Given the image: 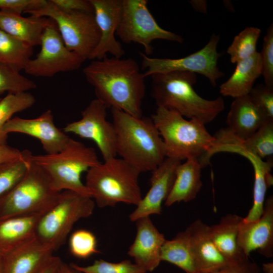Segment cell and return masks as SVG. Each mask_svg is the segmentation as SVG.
Here are the masks:
<instances>
[{"instance_id":"1","label":"cell","mask_w":273,"mask_h":273,"mask_svg":"<svg viewBox=\"0 0 273 273\" xmlns=\"http://www.w3.org/2000/svg\"><path fill=\"white\" fill-rule=\"evenodd\" d=\"M87 81L93 86L97 99L109 108L141 117L145 96V77L133 59L107 56L93 60L83 69Z\"/></svg>"},{"instance_id":"2","label":"cell","mask_w":273,"mask_h":273,"mask_svg":"<svg viewBox=\"0 0 273 273\" xmlns=\"http://www.w3.org/2000/svg\"><path fill=\"white\" fill-rule=\"evenodd\" d=\"M117 154L140 172L152 171L166 158L162 139L152 119L111 108Z\"/></svg>"},{"instance_id":"3","label":"cell","mask_w":273,"mask_h":273,"mask_svg":"<svg viewBox=\"0 0 273 273\" xmlns=\"http://www.w3.org/2000/svg\"><path fill=\"white\" fill-rule=\"evenodd\" d=\"M151 77V95L157 107L174 111L189 119H197L205 125L224 110L221 97L205 99L194 89L193 86L197 82L195 73L173 71Z\"/></svg>"},{"instance_id":"4","label":"cell","mask_w":273,"mask_h":273,"mask_svg":"<svg viewBox=\"0 0 273 273\" xmlns=\"http://www.w3.org/2000/svg\"><path fill=\"white\" fill-rule=\"evenodd\" d=\"M151 118L163 140L166 157L180 161L197 158L205 167V159L215 139L204 123L161 107H157Z\"/></svg>"},{"instance_id":"5","label":"cell","mask_w":273,"mask_h":273,"mask_svg":"<svg viewBox=\"0 0 273 273\" xmlns=\"http://www.w3.org/2000/svg\"><path fill=\"white\" fill-rule=\"evenodd\" d=\"M140 173L123 159L115 157L90 168L86 172L84 185L99 207H113L119 203L136 206L142 198Z\"/></svg>"},{"instance_id":"6","label":"cell","mask_w":273,"mask_h":273,"mask_svg":"<svg viewBox=\"0 0 273 273\" xmlns=\"http://www.w3.org/2000/svg\"><path fill=\"white\" fill-rule=\"evenodd\" d=\"M29 158L46 172L57 191H70L92 197L81 177L82 173L101 163L93 148L70 138L61 151L38 155L31 153Z\"/></svg>"},{"instance_id":"7","label":"cell","mask_w":273,"mask_h":273,"mask_svg":"<svg viewBox=\"0 0 273 273\" xmlns=\"http://www.w3.org/2000/svg\"><path fill=\"white\" fill-rule=\"evenodd\" d=\"M61 192L54 189L46 172L30 160L23 177L0 200V220L43 214L57 202Z\"/></svg>"},{"instance_id":"8","label":"cell","mask_w":273,"mask_h":273,"mask_svg":"<svg viewBox=\"0 0 273 273\" xmlns=\"http://www.w3.org/2000/svg\"><path fill=\"white\" fill-rule=\"evenodd\" d=\"M95 204L90 197L62 191L57 202L39 218L35 237L54 251L58 250L66 242L74 224L93 214Z\"/></svg>"},{"instance_id":"9","label":"cell","mask_w":273,"mask_h":273,"mask_svg":"<svg viewBox=\"0 0 273 273\" xmlns=\"http://www.w3.org/2000/svg\"><path fill=\"white\" fill-rule=\"evenodd\" d=\"M27 13L53 20L66 47L86 60L99 42L100 32L94 13L64 11L57 8L51 0L40 9Z\"/></svg>"},{"instance_id":"10","label":"cell","mask_w":273,"mask_h":273,"mask_svg":"<svg viewBox=\"0 0 273 273\" xmlns=\"http://www.w3.org/2000/svg\"><path fill=\"white\" fill-rule=\"evenodd\" d=\"M146 0H122L120 21L116 32L126 43L134 42L143 46L145 55L152 54V42L162 39L181 43L183 37L160 26L147 7Z\"/></svg>"},{"instance_id":"11","label":"cell","mask_w":273,"mask_h":273,"mask_svg":"<svg viewBox=\"0 0 273 273\" xmlns=\"http://www.w3.org/2000/svg\"><path fill=\"white\" fill-rule=\"evenodd\" d=\"M219 39V35L213 34L203 48L180 58H151L140 52L142 68L146 70L143 75L146 77L157 73L189 72L204 76L213 86H215L217 80L224 75L217 65L221 55L217 50Z\"/></svg>"},{"instance_id":"12","label":"cell","mask_w":273,"mask_h":273,"mask_svg":"<svg viewBox=\"0 0 273 273\" xmlns=\"http://www.w3.org/2000/svg\"><path fill=\"white\" fill-rule=\"evenodd\" d=\"M40 46L39 52L23 70L33 76L51 77L60 72L73 71L86 60L66 47L54 21L45 28Z\"/></svg>"},{"instance_id":"13","label":"cell","mask_w":273,"mask_h":273,"mask_svg":"<svg viewBox=\"0 0 273 273\" xmlns=\"http://www.w3.org/2000/svg\"><path fill=\"white\" fill-rule=\"evenodd\" d=\"M108 108L101 101H90L81 112V117L66 124L62 130L93 141L104 160L115 157L116 134L113 124L107 120Z\"/></svg>"},{"instance_id":"14","label":"cell","mask_w":273,"mask_h":273,"mask_svg":"<svg viewBox=\"0 0 273 273\" xmlns=\"http://www.w3.org/2000/svg\"><path fill=\"white\" fill-rule=\"evenodd\" d=\"M100 32L99 42L88 60H101L108 53L121 58L125 54L116 37L122 14V0H89Z\"/></svg>"},{"instance_id":"15","label":"cell","mask_w":273,"mask_h":273,"mask_svg":"<svg viewBox=\"0 0 273 273\" xmlns=\"http://www.w3.org/2000/svg\"><path fill=\"white\" fill-rule=\"evenodd\" d=\"M4 134L20 133L38 139L46 154L57 153L66 146L70 138L58 128L54 121V115L49 109L34 118L15 117L10 119L3 127Z\"/></svg>"},{"instance_id":"16","label":"cell","mask_w":273,"mask_h":273,"mask_svg":"<svg viewBox=\"0 0 273 273\" xmlns=\"http://www.w3.org/2000/svg\"><path fill=\"white\" fill-rule=\"evenodd\" d=\"M181 161L166 157L164 161L151 171L150 188L142 198L136 208L129 215L132 222L152 214H161L162 204L167 198L172 187L176 168Z\"/></svg>"},{"instance_id":"17","label":"cell","mask_w":273,"mask_h":273,"mask_svg":"<svg viewBox=\"0 0 273 273\" xmlns=\"http://www.w3.org/2000/svg\"><path fill=\"white\" fill-rule=\"evenodd\" d=\"M238 243L245 255L257 250L266 258L273 256V197L265 200L263 211L256 221H241L238 233Z\"/></svg>"},{"instance_id":"18","label":"cell","mask_w":273,"mask_h":273,"mask_svg":"<svg viewBox=\"0 0 273 273\" xmlns=\"http://www.w3.org/2000/svg\"><path fill=\"white\" fill-rule=\"evenodd\" d=\"M135 222L136 233L129 248L128 255L145 270L153 271L161 261V249L166 239L154 225L150 216L141 217Z\"/></svg>"},{"instance_id":"19","label":"cell","mask_w":273,"mask_h":273,"mask_svg":"<svg viewBox=\"0 0 273 273\" xmlns=\"http://www.w3.org/2000/svg\"><path fill=\"white\" fill-rule=\"evenodd\" d=\"M54 252L35 237L2 256V273H39Z\"/></svg>"},{"instance_id":"20","label":"cell","mask_w":273,"mask_h":273,"mask_svg":"<svg viewBox=\"0 0 273 273\" xmlns=\"http://www.w3.org/2000/svg\"><path fill=\"white\" fill-rule=\"evenodd\" d=\"M185 231L200 273L211 272L232 263L220 253L211 238L209 226L202 220H195Z\"/></svg>"},{"instance_id":"21","label":"cell","mask_w":273,"mask_h":273,"mask_svg":"<svg viewBox=\"0 0 273 273\" xmlns=\"http://www.w3.org/2000/svg\"><path fill=\"white\" fill-rule=\"evenodd\" d=\"M269 119L248 94L235 98L226 117V127L237 138L243 141L253 134Z\"/></svg>"},{"instance_id":"22","label":"cell","mask_w":273,"mask_h":273,"mask_svg":"<svg viewBox=\"0 0 273 273\" xmlns=\"http://www.w3.org/2000/svg\"><path fill=\"white\" fill-rule=\"evenodd\" d=\"M230 152L239 154L246 157L253 166L254 173L253 202L247 216L243 218V221L246 222L256 221L263 213L267 189L272 185L273 178L270 173L272 160L270 158H268L267 161H264L245 149L238 143L232 145Z\"/></svg>"},{"instance_id":"23","label":"cell","mask_w":273,"mask_h":273,"mask_svg":"<svg viewBox=\"0 0 273 273\" xmlns=\"http://www.w3.org/2000/svg\"><path fill=\"white\" fill-rule=\"evenodd\" d=\"M53 22L47 17L22 15L0 10V29L33 47L40 44L45 28Z\"/></svg>"},{"instance_id":"24","label":"cell","mask_w":273,"mask_h":273,"mask_svg":"<svg viewBox=\"0 0 273 273\" xmlns=\"http://www.w3.org/2000/svg\"><path fill=\"white\" fill-rule=\"evenodd\" d=\"M202 167L199 160L190 158L176 168L174 181L170 192L164 202L166 206L180 202H187L194 199L201 190Z\"/></svg>"},{"instance_id":"25","label":"cell","mask_w":273,"mask_h":273,"mask_svg":"<svg viewBox=\"0 0 273 273\" xmlns=\"http://www.w3.org/2000/svg\"><path fill=\"white\" fill-rule=\"evenodd\" d=\"M243 217L235 214H228L218 223L209 226L211 238L216 247L230 263L242 261L246 256L238 243L240 224Z\"/></svg>"},{"instance_id":"26","label":"cell","mask_w":273,"mask_h":273,"mask_svg":"<svg viewBox=\"0 0 273 273\" xmlns=\"http://www.w3.org/2000/svg\"><path fill=\"white\" fill-rule=\"evenodd\" d=\"M42 215H19L1 220L0 255L3 256L34 238Z\"/></svg>"},{"instance_id":"27","label":"cell","mask_w":273,"mask_h":273,"mask_svg":"<svg viewBox=\"0 0 273 273\" xmlns=\"http://www.w3.org/2000/svg\"><path fill=\"white\" fill-rule=\"evenodd\" d=\"M262 64L260 53L236 63L234 71L219 87V93L224 97L234 98L248 95L255 80L261 75Z\"/></svg>"},{"instance_id":"28","label":"cell","mask_w":273,"mask_h":273,"mask_svg":"<svg viewBox=\"0 0 273 273\" xmlns=\"http://www.w3.org/2000/svg\"><path fill=\"white\" fill-rule=\"evenodd\" d=\"M161 260L177 266L186 273H200L185 230L172 239L165 240L161 249Z\"/></svg>"},{"instance_id":"29","label":"cell","mask_w":273,"mask_h":273,"mask_svg":"<svg viewBox=\"0 0 273 273\" xmlns=\"http://www.w3.org/2000/svg\"><path fill=\"white\" fill-rule=\"evenodd\" d=\"M32 54V47L0 29V63L20 72Z\"/></svg>"},{"instance_id":"30","label":"cell","mask_w":273,"mask_h":273,"mask_svg":"<svg viewBox=\"0 0 273 273\" xmlns=\"http://www.w3.org/2000/svg\"><path fill=\"white\" fill-rule=\"evenodd\" d=\"M36 102L35 97L29 93H8L0 100V144H6L7 135L3 132L6 123L13 115L31 107Z\"/></svg>"},{"instance_id":"31","label":"cell","mask_w":273,"mask_h":273,"mask_svg":"<svg viewBox=\"0 0 273 273\" xmlns=\"http://www.w3.org/2000/svg\"><path fill=\"white\" fill-rule=\"evenodd\" d=\"M261 29L256 27H246L235 36L226 50L233 64L247 59L254 54Z\"/></svg>"},{"instance_id":"32","label":"cell","mask_w":273,"mask_h":273,"mask_svg":"<svg viewBox=\"0 0 273 273\" xmlns=\"http://www.w3.org/2000/svg\"><path fill=\"white\" fill-rule=\"evenodd\" d=\"M237 139L238 143L243 148L260 159L272 157L273 119L268 120L253 134L245 140L242 141Z\"/></svg>"},{"instance_id":"33","label":"cell","mask_w":273,"mask_h":273,"mask_svg":"<svg viewBox=\"0 0 273 273\" xmlns=\"http://www.w3.org/2000/svg\"><path fill=\"white\" fill-rule=\"evenodd\" d=\"M23 152L21 158L0 164V200L21 179L28 168L31 152Z\"/></svg>"},{"instance_id":"34","label":"cell","mask_w":273,"mask_h":273,"mask_svg":"<svg viewBox=\"0 0 273 273\" xmlns=\"http://www.w3.org/2000/svg\"><path fill=\"white\" fill-rule=\"evenodd\" d=\"M36 87L35 83L8 65L0 63V95L5 92H28Z\"/></svg>"},{"instance_id":"35","label":"cell","mask_w":273,"mask_h":273,"mask_svg":"<svg viewBox=\"0 0 273 273\" xmlns=\"http://www.w3.org/2000/svg\"><path fill=\"white\" fill-rule=\"evenodd\" d=\"M74 269L83 273H146L141 266L129 260L114 263L100 259L90 265L82 266L74 263L70 264Z\"/></svg>"},{"instance_id":"36","label":"cell","mask_w":273,"mask_h":273,"mask_svg":"<svg viewBox=\"0 0 273 273\" xmlns=\"http://www.w3.org/2000/svg\"><path fill=\"white\" fill-rule=\"evenodd\" d=\"M69 245L71 254L79 258H87L100 252L97 249L95 236L86 230L80 229L74 232L70 237Z\"/></svg>"},{"instance_id":"37","label":"cell","mask_w":273,"mask_h":273,"mask_svg":"<svg viewBox=\"0 0 273 273\" xmlns=\"http://www.w3.org/2000/svg\"><path fill=\"white\" fill-rule=\"evenodd\" d=\"M264 85L273 88V25L268 27L260 52Z\"/></svg>"},{"instance_id":"38","label":"cell","mask_w":273,"mask_h":273,"mask_svg":"<svg viewBox=\"0 0 273 273\" xmlns=\"http://www.w3.org/2000/svg\"><path fill=\"white\" fill-rule=\"evenodd\" d=\"M249 95L266 115L273 119V88L258 84L252 88Z\"/></svg>"},{"instance_id":"39","label":"cell","mask_w":273,"mask_h":273,"mask_svg":"<svg viewBox=\"0 0 273 273\" xmlns=\"http://www.w3.org/2000/svg\"><path fill=\"white\" fill-rule=\"evenodd\" d=\"M46 0H0V10L22 15L40 9Z\"/></svg>"},{"instance_id":"40","label":"cell","mask_w":273,"mask_h":273,"mask_svg":"<svg viewBox=\"0 0 273 273\" xmlns=\"http://www.w3.org/2000/svg\"><path fill=\"white\" fill-rule=\"evenodd\" d=\"M260 271L257 264L248 258L240 262L230 263L209 273H260Z\"/></svg>"},{"instance_id":"41","label":"cell","mask_w":273,"mask_h":273,"mask_svg":"<svg viewBox=\"0 0 273 273\" xmlns=\"http://www.w3.org/2000/svg\"><path fill=\"white\" fill-rule=\"evenodd\" d=\"M61 10L69 12L80 11L94 13V8L89 0H51Z\"/></svg>"},{"instance_id":"42","label":"cell","mask_w":273,"mask_h":273,"mask_svg":"<svg viewBox=\"0 0 273 273\" xmlns=\"http://www.w3.org/2000/svg\"><path fill=\"white\" fill-rule=\"evenodd\" d=\"M23 155V151H21L6 144H0V164L19 159Z\"/></svg>"},{"instance_id":"43","label":"cell","mask_w":273,"mask_h":273,"mask_svg":"<svg viewBox=\"0 0 273 273\" xmlns=\"http://www.w3.org/2000/svg\"><path fill=\"white\" fill-rule=\"evenodd\" d=\"M61 261L59 257L53 256L39 273H57Z\"/></svg>"},{"instance_id":"44","label":"cell","mask_w":273,"mask_h":273,"mask_svg":"<svg viewBox=\"0 0 273 273\" xmlns=\"http://www.w3.org/2000/svg\"><path fill=\"white\" fill-rule=\"evenodd\" d=\"M189 3L195 10L202 13H207V5L206 1H191Z\"/></svg>"},{"instance_id":"45","label":"cell","mask_w":273,"mask_h":273,"mask_svg":"<svg viewBox=\"0 0 273 273\" xmlns=\"http://www.w3.org/2000/svg\"><path fill=\"white\" fill-rule=\"evenodd\" d=\"M57 273H83L80 271H78L72 266L70 265H68L62 261H61Z\"/></svg>"},{"instance_id":"46","label":"cell","mask_w":273,"mask_h":273,"mask_svg":"<svg viewBox=\"0 0 273 273\" xmlns=\"http://www.w3.org/2000/svg\"><path fill=\"white\" fill-rule=\"evenodd\" d=\"M262 269L264 273H273V264L272 263H263Z\"/></svg>"},{"instance_id":"47","label":"cell","mask_w":273,"mask_h":273,"mask_svg":"<svg viewBox=\"0 0 273 273\" xmlns=\"http://www.w3.org/2000/svg\"><path fill=\"white\" fill-rule=\"evenodd\" d=\"M0 273H2V256L0 255Z\"/></svg>"},{"instance_id":"48","label":"cell","mask_w":273,"mask_h":273,"mask_svg":"<svg viewBox=\"0 0 273 273\" xmlns=\"http://www.w3.org/2000/svg\"><path fill=\"white\" fill-rule=\"evenodd\" d=\"M1 99V98H0V100Z\"/></svg>"}]
</instances>
